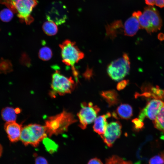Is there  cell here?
<instances>
[{
  "mask_svg": "<svg viewBox=\"0 0 164 164\" xmlns=\"http://www.w3.org/2000/svg\"><path fill=\"white\" fill-rule=\"evenodd\" d=\"M149 164H164V151L151 158Z\"/></svg>",
  "mask_w": 164,
  "mask_h": 164,
  "instance_id": "obj_26",
  "label": "cell"
},
{
  "mask_svg": "<svg viewBox=\"0 0 164 164\" xmlns=\"http://www.w3.org/2000/svg\"><path fill=\"white\" fill-rule=\"evenodd\" d=\"M121 128V125L118 121L111 122L108 124L104 133L101 137L108 147H111L116 139L120 137Z\"/></svg>",
  "mask_w": 164,
  "mask_h": 164,
  "instance_id": "obj_9",
  "label": "cell"
},
{
  "mask_svg": "<svg viewBox=\"0 0 164 164\" xmlns=\"http://www.w3.org/2000/svg\"><path fill=\"white\" fill-rule=\"evenodd\" d=\"M62 62L66 65L71 67L73 74L76 81H78V73L74 65L84 57V53L76 45L75 42L70 40H65L60 44Z\"/></svg>",
  "mask_w": 164,
  "mask_h": 164,
  "instance_id": "obj_3",
  "label": "cell"
},
{
  "mask_svg": "<svg viewBox=\"0 0 164 164\" xmlns=\"http://www.w3.org/2000/svg\"><path fill=\"white\" fill-rule=\"evenodd\" d=\"M143 92L141 94H135V97L144 96L151 97L154 99L161 100L164 98V90L160 89L159 87H142Z\"/></svg>",
  "mask_w": 164,
  "mask_h": 164,
  "instance_id": "obj_13",
  "label": "cell"
},
{
  "mask_svg": "<svg viewBox=\"0 0 164 164\" xmlns=\"http://www.w3.org/2000/svg\"><path fill=\"white\" fill-rule=\"evenodd\" d=\"M22 62L26 66L29 65L30 64V59L28 56L26 54L23 55L22 57Z\"/></svg>",
  "mask_w": 164,
  "mask_h": 164,
  "instance_id": "obj_32",
  "label": "cell"
},
{
  "mask_svg": "<svg viewBox=\"0 0 164 164\" xmlns=\"http://www.w3.org/2000/svg\"><path fill=\"white\" fill-rule=\"evenodd\" d=\"M75 86L76 84L71 77L65 76L56 68L52 75L50 94L52 97H55L56 94L63 95L70 94Z\"/></svg>",
  "mask_w": 164,
  "mask_h": 164,
  "instance_id": "obj_4",
  "label": "cell"
},
{
  "mask_svg": "<svg viewBox=\"0 0 164 164\" xmlns=\"http://www.w3.org/2000/svg\"><path fill=\"white\" fill-rule=\"evenodd\" d=\"M105 164H133L129 161L124 160L117 155H113L107 159Z\"/></svg>",
  "mask_w": 164,
  "mask_h": 164,
  "instance_id": "obj_23",
  "label": "cell"
},
{
  "mask_svg": "<svg viewBox=\"0 0 164 164\" xmlns=\"http://www.w3.org/2000/svg\"><path fill=\"white\" fill-rule=\"evenodd\" d=\"M81 108L77 113L79 119V126L84 129L87 125L93 122L100 111V108L91 102H83L81 104Z\"/></svg>",
  "mask_w": 164,
  "mask_h": 164,
  "instance_id": "obj_7",
  "label": "cell"
},
{
  "mask_svg": "<svg viewBox=\"0 0 164 164\" xmlns=\"http://www.w3.org/2000/svg\"><path fill=\"white\" fill-rule=\"evenodd\" d=\"M132 16L138 19L140 29H145L149 33L157 31L162 26L161 17L157 10L153 6L145 7L142 12H135Z\"/></svg>",
  "mask_w": 164,
  "mask_h": 164,
  "instance_id": "obj_1",
  "label": "cell"
},
{
  "mask_svg": "<svg viewBox=\"0 0 164 164\" xmlns=\"http://www.w3.org/2000/svg\"><path fill=\"white\" fill-rule=\"evenodd\" d=\"M134 164H140V163H139V162H137V163H135Z\"/></svg>",
  "mask_w": 164,
  "mask_h": 164,
  "instance_id": "obj_36",
  "label": "cell"
},
{
  "mask_svg": "<svg viewBox=\"0 0 164 164\" xmlns=\"http://www.w3.org/2000/svg\"><path fill=\"white\" fill-rule=\"evenodd\" d=\"M13 14L10 9H5L0 12V18L4 22H9L12 19Z\"/></svg>",
  "mask_w": 164,
  "mask_h": 164,
  "instance_id": "obj_25",
  "label": "cell"
},
{
  "mask_svg": "<svg viewBox=\"0 0 164 164\" xmlns=\"http://www.w3.org/2000/svg\"><path fill=\"white\" fill-rule=\"evenodd\" d=\"M17 114L15 109L10 107H5L1 111L2 117L6 122L15 121Z\"/></svg>",
  "mask_w": 164,
  "mask_h": 164,
  "instance_id": "obj_18",
  "label": "cell"
},
{
  "mask_svg": "<svg viewBox=\"0 0 164 164\" xmlns=\"http://www.w3.org/2000/svg\"><path fill=\"white\" fill-rule=\"evenodd\" d=\"M54 4L47 13L46 17L48 21H52L56 25L61 24L64 23L67 19V15L63 12L65 8L59 10L60 8L57 7V5Z\"/></svg>",
  "mask_w": 164,
  "mask_h": 164,
  "instance_id": "obj_12",
  "label": "cell"
},
{
  "mask_svg": "<svg viewBox=\"0 0 164 164\" xmlns=\"http://www.w3.org/2000/svg\"><path fill=\"white\" fill-rule=\"evenodd\" d=\"M122 25L121 22L117 21L113 23L106 28V32L108 36L113 38L115 37L120 29H121Z\"/></svg>",
  "mask_w": 164,
  "mask_h": 164,
  "instance_id": "obj_21",
  "label": "cell"
},
{
  "mask_svg": "<svg viewBox=\"0 0 164 164\" xmlns=\"http://www.w3.org/2000/svg\"><path fill=\"white\" fill-rule=\"evenodd\" d=\"M132 122L134 124V128L136 130L142 129L143 126V122L141 121L138 118L133 119Z\"/></svg>",
  "mask_w": 164,
  "mask_h": 164,
  "instance_id": "obj_29",
  "label": "cell"
},
{
  "mask_svg": "<svg viewBox=\"0 0 164 164\" xmlns=\"http://www.w3.org/2000/svg\"><path fill=\"white\" fill-rule=\"evenodd\" d=\"M87 164H103V163L99 159L94 158L90 160Z\"/></svg>",
  "mask_w": 164,
  "mask_h": 164,
  "instance_id": "obj_34",
  "label": "cell"
},
{
  "mask_svg": "<svg viewBox=\"0 0 164 164\" xmlns=\"http://www.w3.org/2000/svg\"><path fill=\"white\" fill-rule=\"evenodd\" d=\"M3 151V148L2 147L1 145V144H0V157H1Z\"/></svg>",
  "mask_w": 164,
  "mask_h": 164,
  "instance_id": "obj_35",
  "label": "cell"
},
{
  "mask_svg": "<svg viewBox=\"0 0 164 164\" xmlns=\"http://www.w3.org/2000/svg\"><path fill=\"white\" fill-rule=\"evenodd\" d=\"M43 29L46 34L50 36L55 35L58 31L57 25L53 22L48 20L43 23Z\"/></svg>",
  "mask_w": 164,
  "mask_h": 164,
  "instance_id": "obj_20",
  "label": "cell"
},
{
  "mask_svg": "<svg viewBox=\"0 0 164 164\" xmlns=\"http://www.w3.org/2000/svg\"><path fill=\"white\" fill-rule=\"evenodd\" d=\"M123 28L125 35L132 36L136 33L140 27L138 19L132 16L126 20Z\"/></svg>",
  "mask_w": 164,
  "mask_h": 164,
  "instance_id": "obj_15",
  "label": "cell"
},
{
  "mask_svg": "<svg viewBox=\"0 0 164 164\" xmlns=\"http://www.w3.org/2000/svg\"><path fill=\"white\" fill-rule=\"evenodd\" d=\"M77 120L71 113L64 110L61 113L50 117L45 121L44 125L49 137L67 132L69 126Z\"/></svg>",
  "mask_w": 164,
  "mask_h": 164,
  "instance_id": "obj_2",
  "label": "cell"
},
{
  "mask_svg": "<svg viewBox=\"0 0 164 164\" xmlns=\"http://www.w3.org/2000/svg\"><path fill=\"white\" fill-rule=\"evenodd\" d=\"M163 103V102L160 99H154L151 100L140 111L138 118L142 122L146 117L154 121Z\"/></svg>",
  "mask_w": 164,
  "mask_h": 164,
  "instance_id": "obj_10",
  "label": "cell"
},
{
  "mask_svg": "<svg viewBox=\"0 0 164 164\" xmlns=\"http://www.w3.org/2000/svg\"><path fill=\"white\" fill-rule=\"evenodd\" d=\"M128 83V81L127 80H121L117 84V89L119 91L123 90L126 87Z\"/></svg>",
  "mask_w": 164,
  "mask_h": 164,
  "instance_id": "obj_30",
  "label": "cell"
},
{
  "mask_svg": "<svg viewBox=\"0 0 164 164\" xmlns=\"http://www.w3.org/2000/svg\"><path fill=\"white\" fill-rule=\"evenodd\" d=\"M92 70L91 69L87 68L84 74V77L87 79H89L92 75Z\"/></svg>",
  "mask_w": 164,
  "mask_h": 164,
  "instance_id": "obj_33",
  "label": "cell"
},
{
  "mask_svg": "<svg viewBox=\"0 0 164 164\" xmlns=\"http://www.w3.org/2000/svg\"><path fill=\"white\" fill-rule=\"evenodd\" d=\"M39 58L43 61L49 60L52 57V52L48 47L44 46L42 47L38 53Z\"/></svg>",
  "mask_w": 164,
  "mask_h": 164,
  "instance_id": "obj_22",
  "label": "cell"
},
{
  "mask_svg": "<svg viewBox=\"0 0 164 164\" xmlns=\"http://www.w3.org/2000/svg\"><path fill=\"white\" fill-rule=\"evenodd\" d=\"M130 64L128 55L124 53L122 57L112 61L108 65L107 69L108 73L112 80L118 81L129 73Z\"/></svg>",
  "mask_w": 164,
  "mask_h": 164,
  "instance_id": "obj_6",
  "label": "cell"
},
{
  "mask_svg": "<svg viewBox=\"0 0 164 164\" xmlns=\"http://www.w3.org/2000/svg\"><path fill=\"white\" fill-rule=\"evenodd\" d=\"M35 164H48L47 160L42 156H38L35 159Z\"/></svg>",
  "mask_w": 164,
  "mask_h": 164,
  "instance_id": "obj_31",
  "label": "cell"
},
{
  "mask_svg": "<svg viewBox=\"0 0 164 164\" xmlns=\"http://www.w3.org/2000/svg\"><path fill=\"white\" fill-rule=\"evenodd\" d=\"M37 4L36 0H19L15 3L14 11L18 12V16L27 24L33 20L31 14L33 9Z\"/></svg>",
  "mask_w": 164,
  "mask_h": 164,
  "instance_id": "obj_8",
  "label": "cell"
},
{
  "mask_svg": "<svg viewBox=\"0 0 164 164\" xmlns=\"http://www.w3.org/2000/svg\"><path fill=\"white\" fill-rule=\"evenodd\" d=\"M22 125L15 121L6 122L4 126L9 140L12 142H17L20 140L22 128Z\"/></svg>",
  "mask_w": 164,
  "mask_h": 164,
  "instance_id": "obj_11",
  "label": "cell"
},
{
  "mask_svg": "<svg viewBox=\"0 0 164 164\" xmlns=\"http://www.w3.org/2000/svg\"><path fill=\"white\" fill-rule=\"evenodd\" d=\"M100 94L108 103L109 107L117 105L120 102L118 95L114 90L102 91Z\"/></svg>",
  "mask_w": 164,
  "mask_h": 164,
  "instance_id": "obj_17",
  "label": "cell"
},
{
  "mask_svg": "<svg viewBox=\"0 0 164 164\" xmlns=\"http://www.w3.org/2000/svg\"><path fill=\"white\" fill-rule=\"evenodd\" d=\"M19 0H0V2L5 5L9 9L14 11V6L15 3Z\"/></svg>",
  "mask_w": 164,
  "mask_h": 164,
  "instance_id": "obj_28",
  "label": "cell"
},
{
  "mask_svg": "<svg viewBox=\"0 0 164 164\" xmlns=\"http://www.w3.org/2000/svg\"><path fill=\"white\" fill-rule=\"evenodd\" d=\"M43 140L45 147L50 153H53L57 150L58 146L54 142L46 137Z\"/></svg>",
  "mask_w": 164,
  "mask_h": 164,
  "instance_id": "obj_24",
  "label": "cell"
},
{
  "mask_svg": "<svg viewBox=\"0 0 164 164\" xmlns=\"http://www.w3.org/2000/svg\"><path fill=\"white\" fill-rule=\"evenodd\" d=\"M47 135L45 126L37 124H30L22 128L20 140L23 144L37 146Z\"/></svg>",
  "mask_w": 164,
  "mask_h": 164,
  "instance_id": "obj_5",
  "label": "cell"
},
{
  "mask_svg": "<svg viewBox=\"0 0 164 164\" xmlns=\"http://www.w3.org/2000/svg\"><path fill=\"white\" fill-rule=\"evenodd\" d=\"M145 1L148 5H155L161 8L164 7V0H145Z\"/></svg>",
  "mask_w": 164,
  "mask_h": 164,
  "instance_id": "obj_27",
  "label": "cell"
},
{
  "mask_svg": "<svg viewBox=\"0 0 164 164\" xmlns=\"http://www.w3.org/2000/svg\"><path fill=\"white\" fill-rule=\"evenodd\" d=\"M133 115L132 108L128 104H121L119 106L116 110L113 112L112 117L116 119L128 120Z\"/></svg>",
  "mask_w": 164,
  "mask_h": 164,
  "instance_id": "obj_14",
  "label": "cell"
},
{
  "mask_svg": "<svg viewBox=\"0 0 164 164\" xmlns=\"http://www.w3.org/2000/svg\"><path fill=\"white\" fill-rule=\"evenodd\" d=\"M153 122L155 127L164 133V102Z\"/></svg>",
  "mask_w": 164,
  "mask_h": 164,
  "instance_id": "obj_19",
  "label": "cell"
},
{
  "mask_svg": "<svg viewBox=\"0 0 164 164\" xmlns=\"http://www.w3.org/2000/svg\"><path fill=\"white\" fill-rule=\"evenodd\" d=\"M111 116V113L108 112L96 118L93 126L94 131L100 136L103 135L108 124L107 119Z\"/></svg>",
  "mask_w": 164,
  "mask_h": 164,
  "instance_id": "obj_16",
  "label": "cell"
}]
</instances>
